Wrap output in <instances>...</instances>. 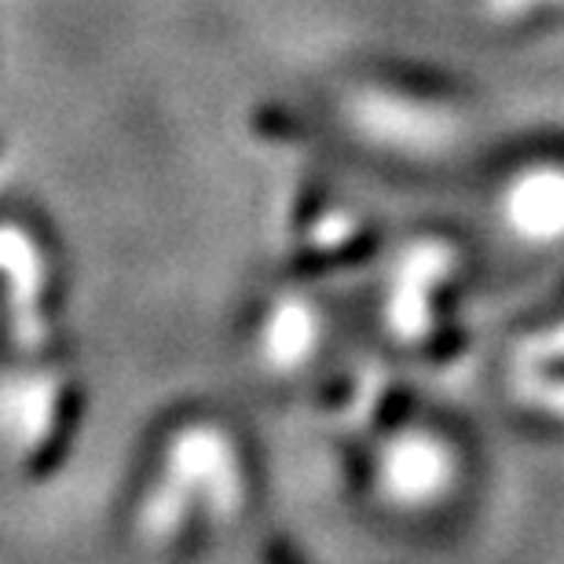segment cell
<instances>
[{
    "label": "cell",
    "mask_w": 564,
    "mask_h": 564,
    "mask_svg": "<svg viewBox=\"0 0 564 564\" xmlns=\"http://www.w3.org/2000/svg\"><path fill=\"white\" fill-rule=\"evenodd\" d=\"M517 392H521L528 408H539L554 414V419H564V381H550L543 375H535V370H528V375L517 378Z\"/></svg>",
    "instance_id": "8"
},
{
    "label": "cell",
    "mask_w": 564,
    "mask_h": 564,
    "mask_svg": "<svg viewBox=\"0 0 564 564\" xmlns=\"http://www.w3.org/2000/svg\"><path fill=\"white\" fill-rule=\"evenodd\" d=\"M477 8L491 22H524L543 15V11L564 8V0H477Z\"/></svg>",
    "instance_id": "9"
},
{
    "label": "cell",
    "mask_w": 564,
    "mask_h": 564,
    "mask_svg": "<svg viewBox=\"0 0 564 564\" xmlns=\"http://www.w3.org/2000/svg\"><path fill=\"white\" fill-rule=\"evenodd\" d=\"M0 272L8 279V293H11V308L19 315L22 337L26 341H37L41 334V297H44V257L33 246L30 235H22L19 228H0Z\"/></svg>",
    "instance_id": "7"
},
{
    "label": "cell",
    "mask_w": 564,
    "mask_h": 564,
    "mask_svg": "<svg viewBox=\"0 0 564 564\" xmlns=\"http://www.w3.org/2000/svg\"><path fill=\"white\" fill-rule=\"evenodd\" d=\"M499 220L528 246H557L564 239V165L535 162L513 173L499 195Z\"/></svg>",
    "instance_id": "5"
},
{
    "label": "cell",
    "mask_w": 564,
    "mask_h": 564,
    "mask_svg": "<svg viewBox=\"0 0 564 564\" xmlns=\"http://www.w3.org/2000/svg\"><path fill=\"white\" fill-rule=\"evenodd\" d=\"M246 477L235 440L220 425L191 422L165 440L162 469L140 499L137 535L147 546H169L187 532L195 517L231 521L242 510Z\"/></svg>",
    "instance_id": "1"
},
{
    "label": "cell",
    "mask_w": 564,
    "mask_h": 564,
    "mask_svg": "<svg viewBox=\"0 0 564 564\" xmlns=\"http://www.w3.org/2000/svg\"><path fill=\"white\" fill-rule=\"evenodd\" d=\"M323 341V315L308 297L286 293L268 304L257 326V356L275 375L304 367Z\"/></svg>",
    "instance_id": "6"
},
{
    "label": "cell",
    "mask_w": 564,
    "mask_h": 564,
    "mask_svg": "<svg viewBox=\"0 0 564 564\" xmlns=\"http://www.w3.org/2000/svg\"><path fill=\"white\" fill-rule=\"evenodd\" d=\"M521 356H528V364H550V359H561L564 356V326H557L554 334H539L532 337Z\"/></svg>",
    "instance_id": "10"
},
{
    "label": "cell",
    "mask_w": 564,
    "mask_h": 564,
    "mask_svg": "<svg viewBox=\"0 0 564 564\" xmlns=\"http://www.w3.org/2000/svg\"><path fill=\"white\" fill-rule=\"evenodd\" d=\"M462 458L451 440L411 425L381 440L375 451V491L397 510H429L458 488Z\"/></svg>",
    "instance_id": "2"
},
{
    "label": "cell",
    "mask_w": 564,
    "mask_h": 564,
    "mask_svg": "<svg viewBox=\"0 0 564 564\" xmlns=\"http://www.w3.org/2000/svg\"><path fill=\"white\" fill-rule=\"evenodd\" d=\"M356 129L386 147H408V151H433L451 140L455 121L436 104L411 93H389V88H370L352 104Z\"/></svg>",
    "instance_id": "4"
},
{
    "label": "cell",
    "mask_w": 564,
    "mask_h": 564,
    "mask_svg": "<svg viewBox=\"0 0 564 564\" xmlns=\"http://www.w3.org/2000/svg\"><path fill=\"white\" fill-rule=\"evenodd\" d=\"M458 253L444 239H422L403 250L400 264L392 268L386 315L400 337H425L433 326V304L451 279H455Z\"/></svg>",
    "instance_id": "3"
}]
</instances>
